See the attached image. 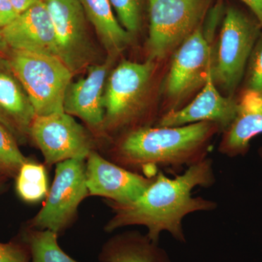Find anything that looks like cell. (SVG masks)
Segmentation results:
<instances>
[{"label":"cell","instance_id":"obj_1","mask_svg":"<svg viewBox=\"0 0 262 262\" xmlns=\"http://www.w3.org/2000/svg\"><path fill=\"white\" fill-rule=\"evenodd\" d=\"M215 182L213 161L208 158L174 178L159 172L134 201L120 203L105 200L113 215L104 230L113 232L128 226H144L147 229L146 235L157 244L163 232H168L179 242L185 243L184 219L191 213L213 211L217 208L215 201L192 196L193 190L196 187H211Z\"/></svg>","mask_w":262,"mask_h":262},{"label":"cell","instance_id":"obj_2","mask_svg":"<svg viewBox=\"0 0 262 262\" xmlns=\"http://www.w3.org/2000/svg\"><path fill=\"white\" fill-rule=\"evenodd\" d=\"M220 132V127L209 122L137 127L120 134L108 160L147 178L163 170L179 173L208 158L212 140Z\"/></svg>","mask_w":262,"mask_h":262},{"label":"cell","instance_id":"obj_3","mask_svg":"<svg viewBox=\"0 0 262 262\" xmlns=\"http://www.w3.org/2000/svg\"><path fill=\"white\" fill-rule=\"evenodd\" d=\"M157 62L123 61L110 72L103 94V135L152 126L146 101Z\"/></svg>","mask_w":262,"mask_h":262},{"label":"cell","instance_id":"obj_4","mask_svg":"<svg viewBox=\"0 0 262 262\" xmlns=\"http://www.w3.org/2000/svg\"><path fill=\"white\" fill-rule=\"evenodd\" d=\"M262 27L255 17L229 7L222 20L218 41L212 48L211 73L213 82L224 95L233 97L245 72Z\"/></svg>","mask_w":262,"mask_h":262},{"label":"cell","instance_id":"obj_5","mask_svg":"<svg viewBox=\"0 0 262 262\" xmlns=\"http://www.w3.org/2000/svg\"><path fill=\"white\" fill-rule=\"evenodd\" d=\"M6 49L3 58L28 95L37 116L64 112L66 92L74 75L67 66L56 56Z\"/></svg>","mask_w":262,"mask_h":262},{"label":"cell","instance_id":"obj_6","mask_svg":"<svg viewBox=\"0 0 262 262\" xmlns=\"http://www.w3.org/2000/svg\"><path fill=\"white\" fill-rule=\"evenodd\" d=\"M210 0H149L148 59L163 61L203 25Z\"/></svg>","mask_w":262,"mask_h":262},{"label":"cell","instance_id":"obj_7","mask_svg":"<svg viewBox=\"0 0 262 262\" xmlns=\"http://www.w3.org/2000/svg\"><path fill=\"white\" fill-rule=\"evenodd\" d=\"M86 159L56 164L55 178L42 209L31 220L30 228L59 234L75 220L81 202L89 196L86 184Z\"/></svg>","mask_w":262,"mask_h":262},{"label":"cell","instance_id":"obj_8","mask_svg":"<svg viewBox=\"0 0 262 262\" xmlns=\"http://www.w3.org/2000/svg\"><path fill=\"white\" fill-rule=\"evenodd\" d=\"M207 34L201 25L173 53L164 84L168 99L163 114L182 107L185 98L202 89L211 75L213 46Z\"/></svg>","mask_w":262,"mask_h":262},{"label":"cell","instance_id":"obj_9","mask_svg":"<svg viewBox=\"0 0 262 262\" xmlns=\"http://www.w3.org/2000/svg\"><path fill=\"white\" fill-rule=\"evenodd\" d=\"M49 12L58 48V57L74 75L98 62L87 16L79 0H42Z\"/></svg>","mask_w":262,"mask_h":262},{"label":"cell","instance_id":"obj_10","mask_svg":"<svg viewBox=\"0 0 262 262\" xmlns=\"http://www.w3.org/2000/svg\"><path fill=\"white\" fill-rule=\"evenodd\" d=\"M30 139L42 151L48 165L67 160L86 159L94 150L92 133L64 112L36 116Z\"/></svg>","mask_w":262,"mask_h":262},{"label":"cell","instance_id":"obj_11","mask_svg":"<svg viewBox=\"0 0 262 262\" xmlns=\"http://www.w3.org/2000/svg\"><path fill=\"white\" fill-rule=\"evenodd\" d=\"M117 57L107 56L102 63L91 66L87 76L72 82L66 92L63 111L81 119L91 130L103 135V94Z\"/></svg>","mask_w":262,"mask_h":262},{"label":"cell","instance_id":"obj_12","mask_svg":"<svg viewBox=\"0 0 262 262\" xmlns=\"http://www.w3.org/2000/svg\"><path fill=\"white\" fill-rule=\"evenodd\" d=\"M86 184L89 196L125 203L134 201L149 187L147 178L106 159L95 150L86 158Z\"/></svg>","mask_w":262,"mask_h":262},{"label":"cell","instance_id":"obj_13","mask_svg":"<svg viewBox=\"0 0 262 262\" xmlns=\"http://www.w3.org/2000/svg\"><path fill=\"white\" fill-rule=\"evenodd\" d=\"M237 99L221 94L211 74L199 94L189 103L173 111L163 114L155 126L177 127L201 122L216 124L225 132L236 116Z\"/></svg>","mask_w":262,"mask_h":262},{"label":"cell","instance_id":"obj_14","mask_svg":"<svg viewBox=\"0 0 262 262\" xmlns=\"http://www.w3.org/2000/svg\"><path fill=\"white\" fill-rule=\"evenodd\" d=\"M0 46L58 57L56 34L42 0L0 30Z\"/></svg>","mask_w":262,"mask_h":262},{"label":"cell","instance_id":"obj_15","mask_svg":"<svg viewBox=\"0 0 262 262\" xmlns=\"http://www.w3.org/2000/svg\"><path fill=\"white\" fill-rule=\"evenodd\" d=\"M35 110L23 86L8 62L0 57V124L13 134L18 142L30 139Z\"/></svg>","mask_w":262,"mask_h":262},{"label":"cell","instance_id":"obj_16","mask_svg":"<svg viewBox=\"0 0 262 262\" xmlns=\"http://www.w3.org/2000/svg\"><path fill=\"white\" fill-rule=\"evenodd\" d=\"M222 134L219 146L221 154L229 158L247 154L251 141L262 134V94L243 89L233 122ZM258 154L262 159V148Z\"/></svg>","mask_w":262,"mask_h":262},{"label":"cell","instance_id":"obj_17","mask_svg":"<svg viewBox=\"0 0 262 262\" xmlns=\"http://www.w3.org/2000/svg\"><path fill=\"white\" fill-rule=\"evenodd\" d=\"M102 262H172L166 251L139 231H126L108 239L99 255Z\"/></svg>","mask_w":262,"mask_h":262},{"label":"cell","instance_id":"obj_18","mask_svg":"<svg viewBox=\"0 0 262 262\" xmlns=\"http://www.w3.org/2000/svg\"><path fill=\"white\" fill-rule=\"evenodd\" d=\"M107 56L117 57L130 44L133 35L114 15L110 0H79Z\"/></svg>","mask_w":262,"mask_h":262},{"label":"cell","instance_id":"obj_19","mask_svg":"<svg viewBox=\"0 0 262 262\" xmlns=\"http://www.w3.org/2000/svg\"><path fill=\"white\" fill-rule=\"evenodd\" d=\"M58 236L48 229H29L24 235V242L29 248L31 262H78L61 249Z\"/></svg>","mask_w":262,"mask_h":262},{"label":"cell","instance_id":"obj_20","mask_svg":"<svg viewBox=\"0 0 262 262\" xmlns=\"http://www.w3.org/2000/svg\"><path fill=\"white\" fill-rule=\"evenodd\" d=\"M16 190L24 201L34 203L48 195V179L42 164L28 160L16 176Z\"/></svg>","mask_w":262,"mask_h":262},{"label":"cell","instance_id":"obj_21","mask_svg":"<svg viewBox=\"0 0 262 262\" xmlns=\"http://www.w3.org/2000/svg\"><path fill=\"white\" fill-rule=\"evenodd\" d=\"M28 160L19 149L16 139L0 124V175L16 177L22 165Z\"/></svg>","mask_w":262,"mask_h":262},{"label":"cell","instance_id":"obj_22","mask_svg":"<svg viewBox=\"0 0 262 262\" xmlns=\"http://www.w3.org/2000/svg\"><path fill=\"white\" fill-rule=\"evenodd\" d=\"M110 3L116 12L119 23L127 32L134 35L140 31L149 0H110Z\"/></svg>","mask_w":262,"mask_h":262},{"label":"cell","instance_id":"obj_23","mask_svg":"<svg viewBox=\"0 0 262 262\" xmlns=\"http://www.w3.org/2000/svg\"><path fill=\"white\" fill-rule=\"evenodd\" d=\"M244 80V89L262 94V32L248 59Z\"/></svg>","mask_w":262,"mask_h":262},{"label":"cell","instance_id":"obj_24","mask_svg":"<svg viewBox=\"0 0 262 262\" xmlns=\"http://www.w3.org/2000/svg\"><path fill=\"white\" fill-rule=\"evenodd\" d=\"M0 262H31L27 244L10 242L0 243Z\"/></svg>","mask_w":262,"mask_h":262},{"label":"cell","instance_id":"obj_25","mask_svg":"<svg viewBox=\"0 0 262 262\" xmlns=\"http://www.w3.org/2000/svg\"><path fill=\"white\" fill-rule=\"evenodd\" d=\"M18 15L10 0H0V29L13 21Z\"/></svg>","mask_w":262,"mask_h":262},{"label":"cell","instance_id":"obj_26","mask_svg":"<svg viewBox=\"0 0 262 262\" xmlns=\"http://www.w3.org/2000/svg\"><path fill=\"white\" fill-rule=\"evenodd\" d=\"M247 5L262 27V0H241Z\"/></svg>","mask_w":262,"mask_h":262},{"label":"cell","instance_id":"obj_27","mask_svg":"<svg viewBox=\"0 0 262 262\" xmlns=\"http://www.w3.org/2000/svg\"><path fill=\"white\" fill-rule=\"evenodd\" d=\"M10 1L13 4L15 11L19 15L28 10L29 8L36 4L39 0H10Z\"/></svg>","mask_w":262,"mask_h":262},{"label":"cell","instance_id":"obj_28","mask_svg":"<svg viewBox=\"0 0 262 262\" xmlns=\"http://www.w3.org/2000/svg\"><path fill=\"white\" fill-rule=\"evenodd\" d=\"M5 177L3 175H0V187L3 186V183H4Z\"/></svg>","mask_w":262,"mask_h":262},{"label":"cell","instance_id":"obj_29","mask_svg":"<svg viewBox=\"0 0 262 262\" xmlns=\"http://www.w3.org/2000/svg\"><path fill=\"white\" fill-rule=\"evenodd\" d=\"M0 30H1V29H0Z\"/></svg>","mask_w":262,"mask_h":262}]
</instances>
